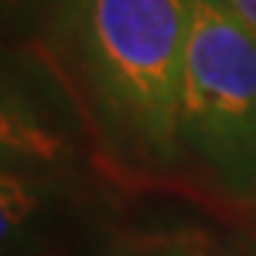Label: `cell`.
<instances>
[{"label": "cell", "instance_id": "1", "mask_svg": "<svg viewBox=\"0 0 256 256\" xmlns=\"http://www.w3.org/2000/svg\"><path fill=\"white\" fill-rule=\"evenodd\" d=\"M194 0H66L40 48L60 66L102 148L117 162L165 174L180 140Z\"/></svg>", "mask_w": 256, "mask_h": 256}, {"label": "cell", "instance_id": "2", "mask_svg": "<svg viewBox=\"0 0 256 256\" xmlns=\"http://www.w3.org/2000/svg\"><path fill=\"white\" fill-rule=\"evenodd\" d=\"M180 140L222 194L256 210V40L225 0H194Z\"/></svg>", "mask_w": 256, "mask_h": 256}, {"label": "cell", "instance_id": "3", "mask_svg": "<svg viewBox=\"0 0 256 256\" xmlns=\"http://www.w3.org/2000/svg\"><path fill=\"white\" fill-rule=\"evenodd\" d=\"M3 3V32L18 43L40 46L66 0H0Z\"/></svg>", "mask_w": 256, "mask_h": 256}, {"label": "cell", "instance_id": "4", "mask_svg": "<svg viewBox=\"0 0 256 256\" xmlns=\"http://www.w3.org/2000/svg\"><path fill=\"white\" fill-rule=\"evenodd\" d=\"M111 256H210L208 248L191 234H160L126 242Z\"/></svg>", "mask_w": 256, "mask_h": 256}, {"label": "cell", "instance_id": "5", "mask_svg": "<svg viewBox=\"0 0 256 256\" xmlns=\"http://www.w3.org/2000/svg\"><path fill=\"white\" fill-rule=\"evenodd\" d=\"M225 3H228V9L236 14L239 23H242L256 40V0H225Z\"/></svg>", "mask_w": 256, "mask_h": 256}]
</instances>
